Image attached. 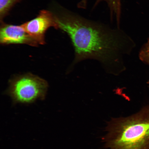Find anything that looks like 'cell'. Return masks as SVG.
I'll return each instance as SVG.
<instances>
[{
	"label": "cell",
	"mask_w": 149,
	"mask_h": 149,
	"mask_svg": "<svg viewBox=\"0 0 149 149\" xmlns=\"http://www.w3.org/2000/svg\"><path fill=\"white\" fill-rule=\"evenodd\" d=\"M57 29L69 36L75 51V62L93 59L106 68L119 65L122 54L134 46L133 40L120 27L88 19L65 9L54 13Z\"/></svg>",
	"instance_id": "1"
},
{
	"label": "cell",
	"mask_w": 149,
	"mask_h": 149,
	"mask_svg": "<svg viewBox=\"0 0 149 149\" xmlns=\"http://www.w3.org/2000/svg\"><path fill=\"white\" fill-rule=\"evenodd\" d=\"M103 138L109 149H149V105L126 117L113 119Z\"/></svg>",
	"instance_id": "2"
},
{
	"label": "cell",
	"mask_w": 149,
	"mask_h": 149,
	"mask_svg": "<svg viewBox=\"0 0 149 149\" xmlns=\"http://www.w3.org/2000/svg\"><path fill=\"white\" fill-rule=\"evenodd\" d=\"M47 87L45 80L27 74L12 79L8 92L14 103L29 104L37 100L44 99Z\"/></svg>",
	"instance_id": "3"
},
{
	"label": "cell",
	"mask_w": 149,
	"mask_h": 149,
	"mask_svg": "<svg viewBox=\"0 0 149 149\" xmlns=\"http://www.w3.org/2000/svg\"><path fill=\"white\" fill-rule=\"evenodd\" d=\"M25 31L39 45L45 43L46 31L51 27L57 29L53 12L46 10L40 11L36 17L22 24Z\"/></svg>",
	"instance_id": "4"
},
{
	"label": "cell",
	"mask_w": 149,
	"mask_h": 149,
	"mask_svg": "<svg viewBox=\"0 0 149 149\" xmlns=\"http://www.w3.org/2000/svg\"><path fill=\"white\" fill-rule=\"evenodd\" d=\"M0 42L3 45L27 44L37 46L36 40L28 34L22 25H15L1 23Z\"/></svg>",
	"instance_id": "5"
},
{
	"label": "cell",
	"mask_w": 149,
	"mask_h": 149,
	"mask_svg": "<svg viewBox=\"0 0 149 149\" xmlns=\"http://www.w3.org/2000/svg\"><path fill=\"white\" fill-rule=\"evenodd\" d=\"M22 0H0V20L3 22V19L9 13L14 6Z\"/></svg>",
	"instance_id": "6"
},
{
	"label": "cell",
	"mask_w": 149,
	"mask_h": 149,
	"mask_svg": "<svg viewBox=\"0 0 149 149\" xmlns=\"http://www.w3.org/2000/svg\"><path fill=\"white\" fill-rule=\"evenodd\" d=\"M139 57L141 61L149 66V39L140 52Z\"/></svg>",
	"instance_id": "7"
},
{
	"label": "cell",
	"mask_w": 149,
	"mask_h": 149,
	"mask_svg": "<svg viewBox=\"0 0 149 149\" xmlns=\"http://www.w3.org/2000/svg\"><path fill=\"white\" fill-rule=\"evenodd\" d=\"M148 85H149V81L148 82Z\"/></svg>",
	"instance_id": "8"
}]
</instances>
